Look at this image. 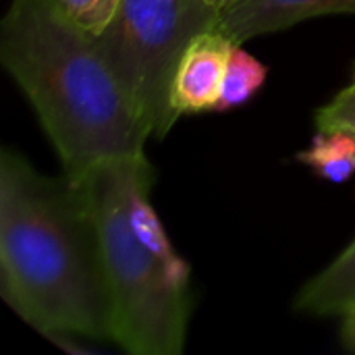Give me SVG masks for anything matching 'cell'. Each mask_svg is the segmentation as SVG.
<instances>
[{"instance_id": "6da1fadb", "label": "cell", "mask_w": 355, "mask_h": 355, "mask_svg": "<svg viewBox=\"0 0 355 355\" xmlns=\"http://www.w3.org/2000/svg\"><path fill=\"white\" fill-rule=\"evenodd\" d=\"M0 285L40 333L112 341L100 250L75 187L8 148L0 154Z\"/></svg>"}, {"instance_id": "7a4b0ae2", "label": "cell", "mask_w": 355, "mask_h": 355, "mask_svg": "<svg viewBox=\"0 0 355 355\" xmlns=\"http://www.w3.org/2000/svg\"><path fill=\"white\" fill-rule=\"evenodd\" d=\"M0 60L33 106L69 181L102 160L146 154L152 135L98 37L56 0L10 2L0 25Z\"/></svg>"}, {"instance_id": "3957f363", "label": "cell", "mask_w": 355, "mask_h": 355, "mask_svg": "<svg viewBox=\"0 0 355 355\" xmlns=\"http://www.w3.org/2000/svg\"><path fill=\"white\" fill-rule=\"evenodd\" d=\"M135 158L102 160L69 183L96 233L110 297L112 341L133 355H179L185 347L191 289L181 287L131 229L127 183Z\"/></svg>"}, {"instance_id": "277c9868", "label": "cell", "mask_w": 355, "mask_h": 355, "mask_svg": "<svg viewBox=\"0 0 355 355\" xmlns=\"http://www.w3.org/2000/svg\"><path fill=\"white\" fill-rule=\"evenodd\" d=\"M218 15L206 0H121L110 25L96 35L154 139H164L179 119L171 94L181 54L216 25Z\"/></svg>"}, {"instance_id": "5b68a950", "label": "cell", "mask_w": 355, "mask_h": 355, "mask_svg": "<svg viewBox=\"0 0 355 355\" xmlns=\"http://www.w3.org/2000/svg\"><path fill=\"white\" fill-rule=\"evenodd\" d=\"M235 42L216 27L198 33L179 58L173 79V108L181 114H198L216 108L229 56Z\"/></svg>"}, {"instance_id": "8992f818", "label": "cell", "mask_w": 355, "mask_h": 355, "mask_svg": "<svg viewBox=\"0 0 355 355\" xmlns=\"http://www.w3.org/2000/svg\"><path fill=\"white\" fill-rule=\"evenodd\" d=\"M339 12L355 15V0H237L218 15L214 27L235 44H243L312 17Z\"/></svg>"}, {"instance_id": "52a82bcc", "label": "cell", "mask_w": 355, "mask_h": 355, "mask_svg": "<svg viewBox=\"0 0 355 355\" xmlns=\"http://www.w3.org/2000/svg\"><path fill=\"white\" fill-rule=\"evenodd\" d=\"M355 306V239L310 283L295 300L300 312L343 316Z\"/></svg>"}, {"instance_id": "ba28073f", "label": "cell", "mask_w": 355, "mask_h": 355, "mask_svg": "<svg viewBox=\"0 0 355 355\" xmlns=\"http://www.w3.org/2000/svg\"><path fill=\"white\" fill-rule=\"evenodd\" d=\"M297 160L331 183H347L355 175V133L345 129L320 131Z\"/></svg>"}, {"instance_id": "9c48e42d", "label": "cell", "mask_w": 355, "mask_h": 355, "mask_svg": "<svg viewBox=\"0 0 355 355\" xmlns=\"http://www.w3.org/2000/svg\"><path fill=\"white\" fill-rule=\"evenodd\" d=\"M266 75H268V69L256 56L243 50L241 44H235L229 56L220 98L214 110L225 112V110H233V108L248 104L264 85Z\"/></svg>"}, {"instance_id": "30bf717a", "label": "cell", "mask_w": 355, "mask_h": 355, "mask_svg": "<svg viewBox=\"0 0 355 355\" xmlns=\"http://www.w3.org/2000/svg\"><path fill=\"white\" fill-rule=\"evenodd\" d=\"M58 6L85 31L100 35L116 15L121 0H56Z\"/></svg>"}, {"instance_id": "8fae6325", "label": "cell", "mask_w": 355, "mask_h": 355, "mask_svg": "<svg viewBox=\"0 0 355 355\" xmlns=\"http://www.w3.org/2000/svg\"><path fill=\"white\" fill-rule=\"evenodd\" d=\"M316 127L320 131L345 129L355 133V81L316 112Z\"/></svg>"}, {"instance_id": "7c38bea8", "label": "cell", "mask_w": 355, "mask_h": 355, "mask_svg": "<svg viewBox=\"0 0 355 355\" xmlns=\"http://www.w3.org/2000/svg\"><path fill=\"white\" fill-rule=\"evenodd\" d=\"M341 339L345 347L355 354V306L343 314V324H341Z\"/></svg>"}, {"instance_id": "4fadbf2b", "label": "cell", "mask_w": 355, "mask_h": 355, "mask_svg": "<svg viewBox=\"0 0 355 355\" xmlns=\"http://www.w3.org/2000/svg\"><path fill=\"white\" fill-rule=\"evenodd\" d=\"M206 2H208V4H212L216 10H220V12H223V10H227L229 6H233L237 0H206Z\"/></svg>"}]
</instances>
